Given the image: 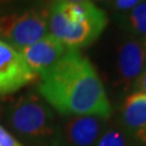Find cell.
<instances>
[{
    "label": "cell",
    "mask_w": 146,
    "mask_h": 146,
    "mask_svg": "<svg viewBox=\"0 0 146 146\" xmlns=\"http://www.w3.org/2000/svg\"><path fill=\"white\" fill-rule=\"evenodd\" d=\"M38 84L39 95L64 116H96L108 118V98L96 70L78 50L67 51Z\"/></svg>",
    "instance_id": "obj_1"
},
{
    "label": "cell",
    "mask_w": 146,
    "mask_h": 146,
    "mask_svg": "<svg viewBox=\"0 0 146 146\" xmlns=\"http://www.w3.org/2000/svg\"><path fill=\"white\" fill-rule=\"evenodd\" d=\"M3 122L31 144H55L58 125L52 107L35 92L22 94L2 110Z\"/></svg>",
    "instance_id": "obj_2"
},
{
    "label": "cell",
    "mask_w": 146,
    "mask_h": 146,
    "mask_svg": "<svg viewBox=\"0 0 146 146\" xmlns=\"http://www.w3.org/2000/svg\"><path fill=\"white\" fill-rule=\"evenodd\" d=\"M49 8L33 7L0 14V40L21 51L48 35Z\"/></svg>",
    "instance_id": "obj_3"
},
{
    "label": "cell",
    "mask_w": 146,
    "mask_h": 146,
    "mask_svg": "<svg viewBox=\"0 0 146 146\" xmlns=\"http://www.w3.org/2000/svg\"><path fill=\"white\" fill-rule=\"evenodd\" d=\"M107 22L105 12L84 23H75L63 14L55 2L49 8L50 34L67 49L78 50L93 43L103 33Z\"/></svg>",
    "instance_id": "obj_4"
},
{
    "label": "cell",
    "mask_w": 146,
    "mask_h": 146,
    "mask_svg": "<svg viewBox=\"0 0 146 146\" xmlns=\"http://www.w3.org/2000/svg\"><path fill=\"white\" fill-rule=\"evenodd\" d=\"M105 118L67 116L56 128L55 146H94L105 130Z\"/></svg>",
    "instance_id": "obj_5"
},
{
    "label": "cell",
    "mask_w": 146,
    "mask_h": 146,
    "mask_svg": "<svg viewBox=\"0 0 146 146\" xmlns=\"http://www.w3.org/2000/svg\"><path fill=\"white\" fill-rule=\"evenodd\" d=\"M37 75L31 72L20 51L0 40V96L21 90L33 82Z\"/></svg>",
    "instance_id": "obj_6"
},
{
    "label": "cell",
    "mask_w": 146,
    "mask_h": 146,
    "mask_svg": "<svg viewBox=\"0 0 146 146\" xmlns=\"http://www.w3.org/2000/svg\"><path fill=\"white\" fill-rule=\"evenodd\" d=\"M66 51L67 48L62 42L51 34H48L20 52L31 72L40 75L52 67Z\"/></svg>",
    "instance_id": "obj_7"
},
{
    "label": "cell",
    "mask_w": 146,
    "mask_h": 146,
    "mask_svg": "<svg viewBox=\"0 0 146 146\" xmlns=\"http://www.w3.org/2000/svg\"><path fill=\"white\" fill-rule=\"evenodd\" d=\"M146 66V48L137 40L128 39L121 43L118 51L117 67L122 82H135Z\"/></svg>",
    "instance_id": "obj_8"
},
{
    "label": "cell",
    "mask_w": 146,
    "mask_h": 146,
    "mask_svg": "<svg viewBox=\"0 0 146 146\" xmlns=\"http://www.w3.org/2000/svg\"><path fill=\"white\" fill-rule=\"evenodd\" d=\"M122 123L136 136L146 130V93L133 92L123 103Z\"/></svg>",
    "instance_id": "obj_9"
},
{
    "label": "cell",
    "mask_w": 146,
    "mask_h": 146,
    "mask_svg": "<svg viewBox=\"0 0 146 146\" xmlns=\"http://www.w3.org/2000/svg\"><path fill=\"white\" fill-rule=\"evenodd\" d=\"M127 24L135 34H146V0L133 8L128 15Z\"/></svg>",
    "instance_id": "obj_10"
},
{
    "label": "cell",
    "mask_w": 146,
    "mask_h": 146,
    "mask_svg": "<svg viewBox=\"0 0 146 146\" xmlns=\"http://www.w3.org/2000/svg\"><path fill=\"white\" fill-rule=\"evenodd\" d=\"M94 146H129V143L122 132L117 129H108L104 130Z\"/></svg>",
    "instance_id": "obj_11"
},
{
    "label": "cell",
    "mask_w": 146,
    "mask_h": 146,
    "mask_svg": "<svg viewBox=\"0 0 146 146\" xmlns=\"http://www.w3.org/2000/svg\"><path fill=\"white\" fill-rule=\"evenodd\" d=\"M0 146H23L5 127L0 125Z\"/></svg>",
    "instance_id": "obj_12"
},
{
    "label": "cell",
    "mask_w": 146,
    "mask_h": 146,
    "mask_svg": "<svg viewBox=\"0 0 146 146\" xmlns=\"http://www.w3.org/2000/svg\"><path fill=\"white\" fill-rule=\"evenodd\" d=\"M142 0H116L115 7L116 9L121 11L132 10L136 5L141 2Z\"/></svg>",
    "instance_id": "obj_13"
},
{
    "label": "cell",
    "mask_w": 146,
    "mask_h": 146,
    "mask_svg": "<svg viewBox=\"0 0 146 146\" xmlns=\"http://www.w3.org/2000/svg\"><path fill=\"white\" fill-rule=\"evenodd\" d=\"M134 87H135V89L139 90V92L146 93V69H144V72L135 80Z\"/></svg>",
    "instance_id": "obj_14"
},
{
    "label": "cell",
    "mask_w": 146,
    "mask_h": 146,
    "mask_svg": "<svg viewBox=\"0 0 146 146\" xmlns=\"http://www.w3.org/2000/svg\"><path fill=\"white\" fill-rule=\"evenodd\" d=\"M56 1H61V2H73V3H78V2H86V1H90V0H56Z\"/></svg>",
    "instance_id": "obj_15"
},
{
    "label": "cell",
    "mask_w": 146,
    "mask_h": 146,
    "mask_svg": "<svg viewBox=\"0 0 146 146\" xmlns=\"http://www.w3.org/2000/svg\"><path fill=\"white\" fill-rule=\"evenodd\" d=\"M137 137H139L140 140H142L143 142H145V143H146V130L144 131V132H142V133H140V134L137 135Z\"/></svg>",
    "instance_id": "obj_16"
},
{
    "label": "cell",
    "mask_w": 146,
    "mask_h": 146,
    "mask_svg": "<svg viewBox=\"0 0 146 146\" xmlns=\"http://www.w3.org/2000/svg\"><path fill=\"white\" fill-rule=\"evenodd\" d=\"M0 1H3V2H7V1H12V0H0Z\"/></svg>",
    "instance_id": "obj_17"
},
{
    "label": "cell",
    "mask_w": 146,
    "mask_h": 146,
    "mask_svg": "<svg viewBox=\"0 0 146 146\" xmlns=\"http://www.w3.org/2000/svg\"><path fill=\"white\" fill-rule=\"evenodd\" d=\"M101 1H110V0H101Z\"/></svg>",
    "instance_id": "obj_18"
},
{
    "label": "cell",
    "mask_w": 146,
    "mask_h": 146,
    "mask_svg": "<svg viewBox=\"0 0 146 146\" xmlns=\"http://www.w3.org/2000/svg\"><path fill=\"white\" fill-rule=\"evenodd\" d=\"M145 48H146V39H145Z\"/></svg>",
    "instance_id": "obj_19"
}]
</instances>
